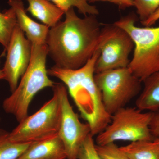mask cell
I'll list each match as a JSON object with an SVG mask.
<instances>
[{"label": "cell", "instance_id": "4", "mask_svg": "<svg viewBox=\"0 0 159 159\" xmlns=\"http://www.w3.org/2000/svg\"><path fill=\"white\" fill-rule=\"evenodd\" d=\"M136 16L134 14L121 18L114 23L129 34L134 48L128 68L142 82L159 70V26L137 27Z\"/></svg>", "mask_w": 159, "mask_h": 159}, {"label": "cell", "instance_id": "22", "mask_svg": "<svg viewBox=\"0 0 159 159\" xmlns=\"http://www.w3.org/2000/svg\"><path fill=\"white\" fill-rule=\"evenodd\" d=\"M97 2H108L113 3L119 7L120 9H125L134 7V0H89V3Z\"/></svg>", "mask_w": 159, "mask_h": 159}, {"label": "cell", "instance_id": "20", "mask_svg": "<svg viewBox=\"0 0 159 159\" xmlns=\"http://www.w3.org/2000/svg\"><path fill=\"white\" fill-rule=\"evenodd\" d=\"M93 136L90 134L80 148L77 159H102L96 148Z\"/></svg>", "mask_w": 159, "mask_h": 159}, {"label": "cell", "instance_id": "23", "mask_svg": "<svg viewBox=\"0 0 159 159\" xmlns=\"http://www.w3.org/2000/svg\"><path fill=\"white\" fill-rule=\"evenodd\" d=\"M150 129L152 135L154 138H159V110L152 112Z\"/></svg>", "mask_w": 159, "mask_h": 159}, {"label": "cell", "instance_id": "8", "mask_svg": "<svg viewBox=\"0 0 159 159\" xmlns=\"http://www.w3.org/2000/svg\"><path fill=\"white\" fill-rule=\"evenodd\" d=\"M129 34L115 24L102 28L97 50L99 54L95 64V74L114 69L128 67L129 57L134 49Z\"/></svg>", "mask_w": 159, "mask_h": 159}, {"label": "cell", "instance_id": "17", "mask_svg": "<svg viewBox=\"0 0 159 159\" xmlns=\"http://www.w3.org/2000/svg\"><path fill=\"white\" fill-rule=\"evenodd\" d=\"M17 24L16 15L12 8L10 7L2 12L0 10V43L6 51Z\"/></svg>", "mask_w": 159, "mask_h": 159}, {"label": "cell", "instance_id": "5", "mask_svg": "<svg viewBox=\"0 0 159 159\" xmlns=\"http://www.w3.org/2000/svg\"><path fill=\"white\" fill-rule=\"evenodd\" d=\"M53 96L36 112L19 122L10 132L9 139L16 143H32L58 136L61 119L60 99L52 88Z\"/></svg>", "mask_w": 159, "mask_h": 159}, {"label": "cell", "instance_id": "19", "mask_svg": "<svg viewBox=\"0 0 159 159\" xmlns=\"http://www.w3.org/2000/svg\"><path fill=\"white\" fill-rule=\"evenodd\" d=\"M134 2L141 22L147 19L159 7V0H134Z\"/></svg>", "mask_w": 159, "mask_h": 159}, {"label": "cell", "instance_id": "3", "mask_svg": "<svg viewBox=\"0 0 159 159\" xmlns=\"http://www.w3.org/2000/svg\"><path fill=\"white\" fill-rule=\"evenodd\" d=\"M31 44V58L28 69L15 90L3 102L4 111L13 115L18 122L28 116L29 106L35 95L46 88H53L55 83L49 78L46 69L48 55L47 44Z\"/></svg>", "mask_w": 159, "mask_h": 159}, {"label": "cell", "instance_id": "7", "mask_svg": "<svg viewBox=\"0 0 159 159\" xmlns=\"http://www.w3.org/2000/svg\"><path fill=\"white\" fill-rule=\"evenodd\" d=\"M94 79L105 110L111 116L125 107L142 90V81L128 67L95 74Z\"/></svg>", "mask_w": 159, "mask_h": 159}, {"label": "cell", "instance_id": "6", "mask_svg": "<svg viewBox=\"0 0 159 159\" xmlns=\"http://www.w3.org/2000/svg\"><path fill=\"white\" fill-rule=\"evenodd\" d=\"M152 115V112H144L136 107L120 109L111 115L110 123L97 135V145L153 139L150 129Z\"/></svg>", "mask_w": 159, "mask_h": 159}, {"label": "cell", "instance_id": "21", "mask_svg": "<svg viewBox=\"0 0 159 159\" xmlns=\"http://www.w3.org/2000/svg\"><path fill=\"white\" fill-rule=\"evenodd\" d=\"M96 148L102 159H129L115 143L104 145H96Z\"/></svg>", "mask_w": 159, "mask_h": 159}, {"label": "cell", "instance_id": "10", "mask_svg": "<svg viewBox=\"0 0 159 159\" xmlns=\"http://www.w3.org/2000/svg\"><path fill=\"white\" fill-rule=\"evenodd\" d=\"M31 43L17 24L6 50L7 56L2 69L5 80L9 83L11 93L15 90L20 78L28 69L31 60Z\"/></svg>", "mask_w": 159, "mask_h": 159}, {"label": "cell", "instance_id": "11", "mask_svg": "<svg viewBox=\"0 0 159 159\" xmlns=\"http://www.w3.org/2000/svg\"><path fill=\"white\" fill-rule=\"evenodd\" d=\"M8 4L13 9L16 15L17 25L25 33L26 37L33 44L46 43L50 28L31 19L26 13L21 0H9Z\"/></svg>", "mask_w": 159, "mask_h": 159}, {"label": "cell", "instance_id": "1", "mask_svg": "<svg viewBox=\"0 0 159 159\" xmlns=\"http://www.w3.org/2000/svg\"><path fill=\"white\" fill-rule=\"evenodd\" d=\"M74 8L66 11L65 19L50 28L46 40L48 55L60 68L82 67L97 51L101 29L96 16L79 17Z\"/></svg>", "mask_w": 159, "mask_h": 159}, {"label": "cell", "instance_id": "2", "mask_svg": "<svg viewBox=\"0 0 159 159\" xmlns=\"http://www.w3.org/2000/svg\"><path fill=\"white\" fill-rule=\"evenodd\" d=\"M99 54L97 50L83 66L77 70L55 66L48 70L49 76L58 78L66 86L81 117L90 126L93 136L105 129L111 117L105 110L94 79L95 64Z\"/></svg>", "mask_w": 159, "mask_h": 159}, {"label": "cell", "instance_id": "13", "mask_svg": "<svg viewBox=\"0 0 159 159\" xmlns=\"http://www.w3.org/2000/svg\"><path fill=\"white\" fill-rule=\"evenodd\" d=\"M144 87L136 101V107L142 111L159 110V70L143 80Z\"/></svg>", "mask_w": 159, "mask_h": 159}, {"label": "cell", "instance_id": "9", "mask_svg": "<svg viewBox=\"0 0 159 159\" xmlns=\"http://www.w3.org/2000/svg\"><path fill=\"white\" fill-rule=\"evenodd\" d=\"M53 88L59 95L61 105V119L58 136L64 146L67 159H77L83 142L91 134L90 126L80 120L69 101L65 86L55 83Z\"/></svg>", "mask_w": 159, "mask_h": 159}, {"label": "cell", "instance_id": "12", "mask_svg": "<svg viewBox=\"0 0 159 159\" xmlns=\"http://www.w3.org/2000/svg\"><path fill=\"white\" fill-rule=\"evenodd\" d=\"M17 159H67L65 149L57 136L31 144Z\"/></svg>", "mask_w": 159, "mask_h": 159}, {"label": "cell", "instance_id": "14", "mask_svg": "<svg viewBox=\"0 0 159 159\" xmlns=\"http://www.w3.org/2000/svg\"><path fill=\"white\" fill-rule=\"evenodd\" d=\"M29 11L34 17L51 28L59 22L65 12L48 0H27Z\"/></svg>", "mask_w": 159, "mask_h": 159}, {"label": "cell", "instance_id": "24", "mask_svg": "<svg viewBox=\"0 0 159 159\" xmlns=\"http://www.w3.org/2000/svg\"><path fill=\"white\" fill-rule=\"evenodd\" d=\"M159 20V7L148 18L143 22H141L142 25L145 27H151L155 24Z\"/></svg>", "mask_w": 159, "mask_h": 159}, {"label": "cell", "instance_id": "16", "mask_svg": "<svg viewBox=\"0 0 159 159\" xmlns=\"http://www.w3.org/2000/svg\"><path fill=\"white\" fill-rule=\"evenodd\" d=\"M10 132L0 129V159H17L31 143H16L9 139Z\"/></svg>", "mask_w": 159, "mask_h": 159}, {"label": "cell", "instance_id": "18", "mask_svg": "<svg viewBox=\"0 0 159 159\" xmlns=\"http://www.w3.org/2000/svg\"><path fill=\"white\" fill-rule=\"evenodd\" d=\"M63 10L65 12L71 8H77L80 14L84 16H97L99 11L97 7L91 5L89 0H48Z\"/></svg>", "mask_w": 159, "mask_h": 159}, {"label": "cell", "instance_id": "15", "mask_svg": "<svg viewBox=\"0 0 159 159\" xmlns=\"http://www.w3.org/2000/svg\"><path fill=\"white\" fill-rule=\"evenodd\" d=\"M129 159H159V138L139 140L119 147Z\"/></svg>", "mask_w": 159, "mask_h": 159}, {"label": "cell", "instance_id": "25", "mask_svg": "<svg viewBox=\"0 0 159 159\" xmlns=\"http://www.w3.org/2000/svg\"><path fill=\"white\" fill-rule=\"evenodd\" d=\"M0 63H1V61H0ZM5 74L2 70H0V80L5 79Z\"/></svg>", "mask_w": 159, "mask_h": 159}]
</instances>
